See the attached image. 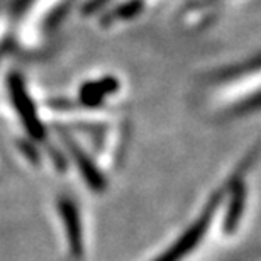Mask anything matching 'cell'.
Listing matches in <instances>:
<instances>
[{
    "label": "cell",
    "instance_id": "obj_1",
    "mask_svg": "<svg viewBox=\"0 0 261 261\" xmlns=\"http://www.w3.org/2000/svg\"><path fill=\"white\" fill-rule=\"evenodd\" d=\"M198 103L216 119H229L256 111L259 106L258 58L207 76L198 90Z\"/></svg>",
    "mask_w": 261,
    "mask_h": 261
},
{
    "label": "cell",
    "instance_id": "obj_2",
    "mask_svg": "<svg viewBox=\"0 0 261 261\" xmlns=\"http://www.w3.org/2000/svg\"><path fill=\"white\" fill-rule=\"evenodd\" d=\"M221 200H222V190H219L217 194H214L211 197V200L207 202L203 211L198 214L197 221L192 222L187 227V231L168 249H165L154 261H185L192 253H195L203 243V239L207 238L214 222L217 221V212H219V205H221Z\"/></svg>",
    "mask_w": 261,
    "mask_h": 261
},
{
    "label": "cell",
    "instance_id": "obj_3",
    "mask_svg": "<svg viewBox=\"0 0 261 261\" xmlns=\"http://www.w3.org/2000/svg\"><path fill=\"white\" fill-rule=\"evenodd\" d=\"M58 212L71 261H85V231L75 200L71 197H61L58 200Z\"/></svg>",
    "mask_w": 261,
    "mask_h": 261
},
{
    "label": "cell",
    "instance_id": "obj_4",
    "mask_svg": "<svg viewBox=\"0 0 261 261\" xmlns=\"http://www.w3.org/2000/svg\"><path fill=\"white\" fill-rule=\"evenodd\" d=\"M121 92V83L116 76H102L87 80L82 83L78 90V102L76 106L88 111H109L111 100L119 95Z\"/></svg>",
    "mask_w": 261,
    "mask_h": 261
},
{
    "label": "cell",
    "instance_id": "obj_5",
    "mask_svg": "<svg viewBox=\"0 0 261 261\" xmlns=\"http://www.w3.org/2000/svg\"><path fill=\"white\" fill-rule=\"evenodd\" d=\"M12 14L7 10H0V55L4 53V46L7 43V39L12 36Z\"/></svg>",
    "mask_w": 261,
    "mask_h": 261
},
{
    "label": "cell",
    "instance_id": "obj_6",
    "mask_svg": "<svg viewBox=\"0 0 261 261\" xmlns=\"http://www.w3.org/2000/svg\"><path fill=\"white\" fill-rule=\"evenodd\" d=\"M4 168V154H2V151H0V171H2Z\"/></svg>",
    "mask_w": 261,
    "mask_h": 261
}]
</instances>
